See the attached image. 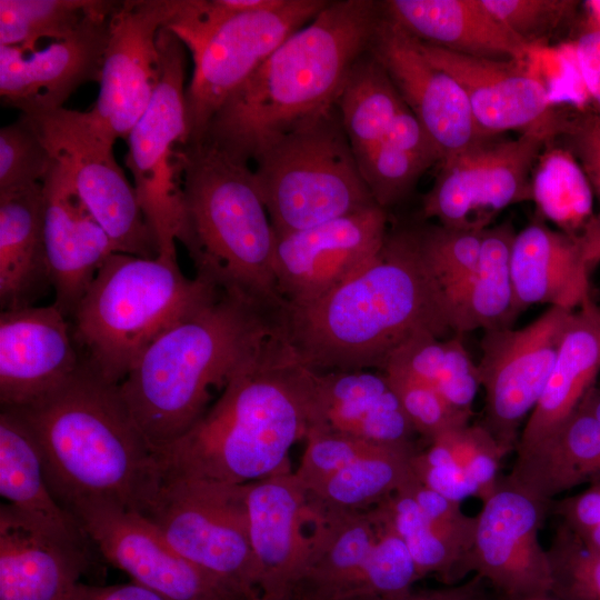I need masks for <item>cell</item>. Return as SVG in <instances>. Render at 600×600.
Wrapping results in <instances>:
<instances>
[{"label": "cell", "mask_w": 600, "mask_h": 600, "mask_svg": "<svg viewBox=\"0 0 600 600\" xmlns=\"http://www.w3.org/2000/svg\"><path fill=\"white\" fill-rule=\"evenodd\" d=\"M280 323L301 362L317 372L383 370L412 338L453 333L419 229L389 231L361 270L316 302L284 307Z\"/></svg>", "instance_id": "cell-1"}, {"label": "cell", "mask_w": 600, "mask_h": 600, "mask_svg": "<svg viewBox=\"0 0 600 600\" xmlns=\"http://www.w3.org/2000/svg\"><path fill=\"white\" fill-rule=\"evenodd\" d=\"M314 376L280 329L190 429L153 451L160 480L242 486L290 471V449L312 426Z\"/></svg>", "instance_id": "cell-2"}, {"label": "cell", "mask_w": 600, "mask_h": 600, "mask_svg": "<svg viewBox=\"0 0 600 600\" xmlns=\"http://www.w3.org/2000/svg\"><path fill=\"white\" fill-rule=\"evenodd\" d=\"M381 13L378 1H329L230 93L200 140L251 163L280 136L336 103Z\"/></svg>", "instance_id": "cell-3"}, {"label": "cell", "mask_w": 600, "mask_h": 600, "mask_svg": "<svg viewBox=\"0 0 600 600\" xmlns=\"http://www.w3.org/2000/svg\"><path fill=\"white\" fill-rule=\"evenodd\" d=\"M12 410L28 426L49 487L68 511L81 503L106 502L144 513L159 486V472L118 386L83 363L51 394Z\"/></svg>", "instance_id": "cell-4"}, {"label": "cell", "mask_w": 600, "mask_h": 600, "mask_svg": "<svg viewBox=\"0 0 600 600\" xmlns=\"http://www.w3.org/2000/svg\"><path fill=\"white\" fill-rule=\"evenodd\" d=\"M280 330V312L224 292L158 337L118 386L152 451L190 429Z\"/></svg>", "instance_id": "cell-5"}, {"label": "cell", "mask_w": 600, "mask_h": 600, "mask_svg": "<svg viewBox=\"0 0 600 600\" xmlns=\"http://www.w3.org/2000/svg\"><path fill=\"white\" fill-rule=\"evenodd\" d=\"M177 241L197 278L263 309L283 310L273 270L276 233L253 170L207 140L189 141L184 150Z\"/></svg>", "instance_id": "cell-6"}, {"label": "cell", "mask_w": 600, "mask_h": 600, "mask_svg": "<svg viewBox=\"0 0 600 600\" xmlns=\"http://www.w3.org/2000/svg\"><path fill=\"white\" fill-rule=\"evenodd\" d=\"M219 293L197 277L187 278L177 258L113 252L69 321L84 364L119 386L158 337Z\"/></svg>", "instance_id": "cell-7"}, {"label": "cell", "mask_w": 600, "mask_h": 600, "mask_svg": "<svg viewBox=\"0 0 600 600\" xmlns=\"http://www.w3.org/2000/svg\"><path fill=\"white\" fill-rule=\"evenodd\" d=\"M252 163L276 237L378 206L336 103L272 141Z\"/></svg>", "instance_id": "cell-8"}, {"label": "cell", "mask_w": 600, "mask_h": 600, "mask_svg": "<svg viewBox=\"0 0 600 600\" xmlns=\"http://www.w3.org/2000/svg\"><path fill=\"white\" fill-rule=\"evenodd\" d=\"M310 500L316 508L312 546L290 594L294 600L393 596L422 579L379 504L347 510Z\"/></svg>", "instance_id": "cell-9"}, {"label": "cell", "mask_w": 600, "mask_h": 600, "mask_svg": "<svg viewBox=\"0 0 600 600\" xmlns=\"http://www.w3.org/2000/svg\"><path fill=\"white\" fill-rule=\"evenodd\" d=\"M161 76L144 113L127 137L126 163L159 256L177 258L182 218L184 150L189 142L183 43L167 26L158 33Z\"/></svg>", "instance_id": "cell-10"}, {"label": "cell", "mask_w": 600, "mask_h": 600, "mask_svg": "<svg viewBox=\"0 0 600 600\" xmlns=\"http://www.w3.org/2000/svg\"><path fill=\"white\" fill-rule=\"evenodd\" d=\"M142 516L188 561L241 596L260 598L244 484L160 480Z\"/></svg>", "instance_id": "cell-11"}, {"label": "cell", "mask_w": 600, "mask_h": 600, "mask_svg": "<svg viewBox=\"0 0 600 600\" xmlns=\"http://www.w3.org/2000/svg\"><path fill=\"white\" fill-rule=\"evenodd\" d=\"M27 117L52 159L67 172L89 212L108 234L114 252L157 258L156 236L133 184L114 159V141L91 122L87 111L61 108Z\"/></svg>", "instance_id": "cell-12"}, {"label": "cell", "mask_w": 600, "mask_h": 600, "mask_svg": "<svg viewBox=\"0 0 600 600\" xmlns=\"http://www.w3.org/2000/svg\"><path fill=\"white\" fill-rule=\"evenodd\" d=\"M562 127L551 120L514 140H484L440 164L422 214L440 226L484 230L511 204L531 200V177L543 147Z\"/></svg>", "instance_id": "cell-13"}, {"label": "cell", "mask_w": 600, "mask_h": 600, "mask_svg": "<svg viewBox=\"0 0 600 600\" xmlns=\"http://www.w3.org/2000/svg\"><path fill=\"white\" fill-rule=\"evenodd\" d=\"M573 312L550 307L523 328L483 331L477 364L486 401L481 424L509 452L546 387Z\"/></svg>", "instance_id": "cell-14"}, {"label": "cell", "mask_w": 600, "mask_h": 600, "mask_svg": "<svg viewBox=\"0 0 600 600\" xmlns=\"http://www.w3.org/2000/svg\"><path fill=\"white\" fill-rule=\"evenodd\" d=\"M328 3L286 0L278 8L241 12L221 24L192 54L193 73L186 90L189 141L202 139L230 93Z\"/></svg>", "instance_id": "cell-15"}, {"label": "cell", "mask_w": 600, "mask_h": 600, "mask_svg": "<svg viewBox=\"0 0 600 600\" xmlns=\"http://www.w3.org/2000/svg\"><path fill=\"white\" fill-rule=\"evenodd\" d=\"M69 512L107 562L168 600H250L179 554L138 512L106 502Z\"/></svg>", "instance_id": "cell-16"}, {"label": "cell", "mask_w": 600, "mask_h": 600, "mask_svg": "<svg viewBox=\"0 0 600 600\" xmlns=\"http://www.w3.org/2000/svg\"><path fill=\"white\" fill-rule=\"evenodd\" d=\"M180 2L120 1L110 18L99 96L87 113L113 141L127 139L154 94L161 76L158 33Z\"/></svg>", "instance_id": "cell-17"}, {"label": "cell", "mask_w": 600, "mask_h": 600, "mask_svg": "<svg viewBox=\"0 0 600 600\" xmlns=\"http://www.w3.org/2000/svg\"><path fill=\"white\" fill-rule=\"evenodd\" d=\"M551 501L500 476L477 518L469 572L504 598L551 593L552 572L538 533Z\"/></svg>", "instance_id": "cell-18"}, {"label": "cell", "mask_w": 600, "mask_h": 600, "mask_svg": "<svg viewBox=\"0 0 600 600\" xmlns=\"http://www.w3.org/2000/svg\"><path fill=\"white\" fill-rule=\"evenodd\" d=\"M387 210L372 208L276 237L273 270L284 307L318 301L361 270L388 234Z\"/></svg>", "instance_id": "cell-19"}, {"label": "cell", "mask_w": 600, "mask_h": 600, "mask_svg": "<svg viewBox=\"0 0 600 600\" xmlns=\"http://www.w3.org/2000/svg\"><path fill=\"white\" fill-rule=\"evenodd\" d=\"M369 51L422 123L442 161L488 140L479 132L467 96L457 80L433 64L420 49L418 39L383 11Z\"/></svg>", "instance_id": "cell-20"}, {"label": "cell", "mask_w": 600, "mask_h": 600, "mask_svg": "<svg viewBox=\"0 0 600 600\" xmlns=\"http://www.w3.org/2000/svg\"><path fill=\"white\" fill-rule=\"evenodd\" d=\"M244 498L260 597H290L310 556L316 508L291 470L244 484Z\"/></svg>", "instance_id": "cell-21"}, {"label": "cell", "mask_w": 600, "mask_h": 600, "mask_svg": "<svg viewBox=\"0 0 600 600\" xmlns=\"http://www.w3.org/2000/svg\"><path fill=\"white\" fill-rule=\"evenodd\" d=\"M83 363L71 323L53 302L1 310V408L33 404L72 379Z\"/></svg>", "instance_id": "cell-22"}, {"label": "cell", "mask_w": 600, "mask_h": 600, "mask_svg": "<svg viewBox=\"0 0 600 600\" xmlns=\"http://www.w3.org/2000/svg\"><path fill=\"white\" fill-rule=\"evenodd\" d=\"M113 12L92 17L70 37L42 49L0 46L3 103L22 114H43L63 108L79 86L100 81Z\"/></svg>", "instance_id": "cell-23"}, {"label": "cell", "mask_w": 600, "mask_h": 600, "mask_svg": "<svg viewBox=\"0 0 600 600\" xmlns=\"http://www.w3.org/2000/svg\"><path fill=\"white\" fill-rule=\"evenodd\" d=\"M418 41L424 56L460 84L484 139L508 130L524 132L553 120L548 89L521 62L468 56Z\"/></svg>", "instance_id": "cell-24"}, {"label": "cell", "mask_w": 600, "mask_h": 600, "mask_svg": "<svg viewBox=\"0 0 600 600\" xmlns=\"http://www.w3.org/2000/svg\"><path fill=\"white\" fill-rule=\"evenodd\" d=\"M41 184L43 239L53 303L69 319L114 249L64 169L54 160Z\"/></svg>", "instance_id": "cell-25"}, {"label": "cell", "mask_w": 600, "mask_h": 600, "mask_svg": "<svg viewBox=\"0 0 600 600\" xmlns=\"http://www.w3.org/2000/svg\"><path fill=\"white\" fill-rule=\"evenodd\" d=\"M311 429L418 449L417 432L381 370L316 371Z\"/></svg>", "instance_id": "cell-26"}, {"label": "cell", "mask_w": 600, "mask_h": 600, "mask_svg": "<svg viewBox=\"0 0 600 600\" xmlns=\"http://www.w3.org/2000/svg\"><path fill=\"white\" fill-rule=\"evenodd\" d=\"M589 247L536 220L516 233L510 269L513 312L546 303L574 311L589 297V271L594 267Z\"/></svg>", "instance_id": "cell-27"}, {"label": "cell", "mask_w": 600, "mask_h": 600, "mask_svg": "<svg viewBox=\"0 0 600 600\" xmlns=\"http://www.w3.org/2000/svg\"><path fill=\"white\" fill-rule=\"evenodd\" d=\"M89 559L1 503L0 600H67Z\"/></svg>", "instance_id": "cell-28"}, {"label": "cell", "mask_w": 600, "mask_h": 600, "mask_svg": "<svg viewBox=\"0 0 600 600\" xmlns=\"http://www.w3.org/2000/svg\"><path fill=\"white\" fill-rule=\"evenodd\" d=\"M381 8L418 40L458 53L522 62L531 49L481 0H389Z\"/></svg>", "instance_id": "cell-29"}, {"label": "cell", "mask_w": 600, "mask_h": 600, "mask_svg": "<svg viewBox=\"0 0 600 600\" xmlns=\"http://www.w3.org/2000/svg\"><path fill=\"white\" fill-rule=\"evenodd\" d=\"M0 494L6 503L59 542L90 553L91 543L53 496L36 441L12 409L0 412Z\"/></svg>", "instance_id": "cell-30"}, {"label": "cell", "mask_w": 600, "mask_h": 600, "mask_svg": "<svg viewBox=\"0 0 600 600\" xmlns=\"http://www.w3.org/2000/svg\"><path fill=\"white\" fill-rule=\"evenodd\" d=\"M600 371V308L589 298L573 312L546 387L521 432L517 453L531 449L578 408Z\"/></svg>", "instance_id": "cell-31"}, {"label": "cell", "mask_w": 600, "mask_h": 600, "mask_svg": "<svg viewBox=\"0 0 600 600\" xmlns=\"http://www.w3.org/2000/svg\"><path fill=\"white\" fill-rule=\"evenodd\" d=\"M41 183L0 193L1 310L31 307L51 287Z\"/></svg>", "instance_id": "cell-32"}, {"label": "cell", "mask_w": 600, "mask_h": 600, "mask_svg": "<svg viewBox=\"0 0 600 600\" xmlns=\"http://www.w3.org/2000/svg\"><path fill=\"white\" fill-rule=\"evenodd\" d=\"M600 477V422L581 403L548 438L517 453L508 478L552 501L559 493Z\"/></svg>", "instance_id": "cell-33"}, {"label": "cell", "mask_w": 600, "mask_h": 600, "mask_svg": "<svg viewBox=\"0 0 600 600\" xmlns=\"http://www.w3.org/2000/svg\"><path fill=\"white\" fill-rule=\"evenodd\" d=\"M514 236L509 222L484 229L476 269L444 293L453 333L510 327L514 320L510 269Z\"/></svg>", "instance_id": "cell-34"}, {"label": "cell", "mask_w": 600, "mask_h": 600, "mask_svg": "<svg viewBox=\"0 0 600 600\" xmlns=\"http://www.w3.org/2000/svg\"><path fill=\"white\" fill-rule=\"evenodd\" d=\"M406 544L421 578L434 576L444 586L459 583L467 574L477 518L444 523L428 517L404 483L378 503Z\"/></svg>", "instance_id": "cell-35"}, {"label": "cell", "mask_w": 600, "mask_h": 600, "mask_svg": "<svg viewBox=\"0 0 600 600\" xmlns=\"http://www.w3.org/2000/svg\"><path fill=\"white\" fill-rule=\"evenodd\" d=\"M592 184L577 158L562 148L540 154L531 177V200L540 216L564 234L584 242L600 261V216L593 211Z\"/></svg>", "instance_id": "cell-36"}, {"label": "cell", "mask_w": 600, "mask_h": 600, "mask_svg": "<svg viewBox=\"0 0 600 600\" xmlns=\"http://www.w3.org/2000/svg\"><path fill=\"white\" fill-rule=\"evenodd\" d=\"M357 161L376 203L387 209L403 199L442 157L418 118L403 111L382 140Z\"/></svg>", "instance_id": "cell-37"}, {"label": "cell", "mask_w": 600, "mask_h": 600, "mask_svg": "<svg viewBox=\"0 0 600 600\" xmlns=\"http://www.w3.org/2000/svg\"><path fill=\"white\" fill-rule=\"evenodd\" d=\"M336 106L358 160L382 140L406 103L368 49L349 70Z\"/></svg>", "instance_id": "cell-38"}, {"label": "cell", "mask_w": 600, "mask_h": 600, "mask_svg": "<svg viewBox=\"0 0 600 600\" xmlns=\"http://www.w3.org/2000/svg\"><path fill=\"white\" fill-rule=\"evenodd\" d=\"M416 451L379 446L306 490L312 500L327 508L374 507L414 476L411 457Z\"/></svg>", "instance_id": "cell-39"}, {"label": "cell", "mask_w": 600, "mask_h": 600, "mask_svg": "<svg viewBox=\"0 0 600 600\" xmlns=\"http://www.w3.org/2000/svg\"><path fill=\"white\" fill-rule=\"evenodd\" d=\"M119 1L0 0V46L33 51L42 39L62 40L92 17L111 13Z\"/></svg>", "instance_id": "cell-40"}, {"label": "cell", "mask_w": 600, "mask_h": 600, "mask_svg": "<svg viewBox=\"0 0 600 600\" xmlns=\"http://www.w3.org/2000/svg\"><path fill=\"white\" fill-rule=\"evenodd\" d=\"M547 553L552 594L567 600H600V553L589 549L562 521Z\"/></svg>", "instance_id": "cell-41"}, {"label": "cell", "mask_w": 600, "mask_h": 600, "mask_svg": "<svg viewBox=\"0 0 600 600\" xmlns=\"http://www.w3.org/2000/svg\"><path fill=\"white\" fill-rule=\"evenodd\" d=\"M53 159L24 114L0 130V193L41 183Z\"/></svg>", "instance_id": "cell-42"}, {"label": "cell", "mask_w": 600, "mask_h": 600, "mask_svg": "<svg viewBox=\"0 0 600 600\" xmlns=\"http://www.w3.org/2000/svg\"><path fill=\"white\" fill-rule=\"evenodd\" d=\"M383 372L417 434L428 442L469 424L472 412L453 407L428 383L401 371L386 369Z\"/></svg>", "instance_id": "cell-43"}, {"label": "cell", "mask_w": 600, "mask_h": 600, "mask_svg": "<svg viewBox=\"0 0 600 600\" xmlns=\"http://www.w3.org/2000/svg\"><path fill=\"white\" fill-rule=\"evenodd\" d=\"M484 230H462L443 226L419 229L424 259L444 293L476 269Z\"/></svg>", "instance_id": "cell-44"}, {"label": "cell", "mask_w": 600, "mask_h": 600, "mask_svg": "<svg viewBox=\"0 0 600 600\" xmlns=\"http://www.w3.org/2000/svg\"><path fill=\"white\" fill-rule=\"evenodd\" d=\"M453 456L484 502L496 490L502 458L509 453L480 423L447 432Z\"/></svg>", "instance_id": "cell-45"}, {"label": "cell", "mask_w": 600, "mask_h": 600, "mask_svg": "<svg viewBox=\"0 0 600 600\" xmlns=\"http://www.w3.org/2000/svg\"><path fill=\"white\" fill-rule=\"evenodd\" d=\"M484 8L523 43L544 39L577 4L568 0H481Z\"/></svg>", "instance_id": "cell-46"}, {"label": "cell", "mask_w": 600, "mask_h": 600, "mask_svg": "<svg viewBox=\"0 0 600 600\" xmlns=\"http://www.w3.org/2000/svg\"><path fill=\"white\" fill-rule=\"evenodd\" d=\"M300 466L294 471L306 489L379 446L354 437L320 429L309 430Z\"/></svg>", "instance_id": "cell-47"}, {"label": "cell", "mask_w": 600, "mask_h": 600, "mask_svg": "<svg viewBox=\"0 0 600 600\" xmlns=\"http://www.w3.org/2000/svg\"><path fill=\"white\" fill-rule=\"evenodd\" d=\"M411 467L417 479L446 498L461 503L476 496L477 490L456 460L447 433L428 442L411 457Z\"/></svg>", "instance_id": "cell-48"}, {"label": "cell", "mask_w": 600, "mask_h": 600, "mask_svg": "<svg viewBox=\"0 0 600 600\" xmlns=\"http://www.w3.org/2000/svg\"><path fill=\"white\" fill-rule=\"evenodd\" d=\"M252 10L251 0H181L167 28L194 54L227 20Z\"/></svg>", "instance_id": "cell-49"}, {"label": "cell", "mask_w": 600, "mask_h": 600, "mask_svg": "<svg viewBox=\"0 0 600 600\" xmlns=\"http://www.w3.org/2000/svg\"><path fill=\"white\" fill-rule=\"evenodd\" d=\"M356 600H500V596L489 583L473 574L471 579L440 588L414 589L381 597H367Z\"/></svg>", "instance_id": "cell-50"}, {"label": "cell", "mask_w": 600, "mask_h": 600, "mask_svg": "<svg viewBox=\"0 0 600 600\" xmlns=\"http://www.w3.org/2000/svg\"><path fill=\"white\" fill-rule=\"evenodd\" d=\"M570 133L580 164L600 197V113L573 123Z\"/></svg>", "instance_id": "cell-51"}, {"label": "cell", "mask_w": 600, "mask_h": 600, "mask_svg": "<svg viewBox=\"0 0 600 600\" xmlns=\"http://www.w3.org/2000/svg\"><path fill=\"white\" fill-rule=\"evenodd\" d=\"M574 57L582 82L600 110V30L590 27L577 40ZM600 113V112H599Z\"/></svg>", "instance_id": "cell-52"}, {"label": "cell", "mask_w": 600, "mask_h": 600, "mask_svg": "<svg viewBox=\"0 0 600 600\" xmlns=\"http://www.w3.org/2000/svg\"><path fill=\"white\" fill-rule=\"evenodd\" d=\"M67 600H168L158 592L134 581L112 584L91 586L78 583Z\"/></svg>", "instance_id": "cell-53"}, {"label": "cell", "mask_w": 600, "mask_h": 600, "mask_svg": "<svg viewBox=\"0 0 600 600\" xmlns=\"http://www.w3.org/2000/svg\"><path fill=\"white\" fill-rule=\"evenodd\" d=\"M600 422V387H592L580 402Z\"/></svg>", "instance_id": "cell-54"}, {"label": "cell", "mask_w": 600, "mask_h": 600, "mask_svg": "<svg viewBox=\"0 0 600 600\" xmlns=\"http://www.w3.org/2000/svg\"><path fill=\"white\" fill-rule=\"evenodd\" d=\"M579 538L589 549L600 553V524Z\"/></svg>", "instance_id": "cell-55"}, {"label": "cell", "mask_w": 600, "mask_h": 600, "mask_svg": "<svg viewBox=\"0 0 600 600\" xmlns=\"http://www.w3.org/2000/svg\"><path fill=\"white\" fill-rule=\"evenodd\" d=\"M586 7L592 22L591 27L600 30V0H588L586 1Z\"/></svg>", "instance_id": "cell-56"}, {"label": "cell", "mask_w": 600, "mask_h": 600, "mask_svg": "<svg viewBox=\"0 0 600 600\" xmlns=\"http://www.w3.org/2000/svg\"><path fill=\"white\" fill-rule=\"evenodd\" d=\"M500 600H567V599L557 597L552 593H544V594L526 597V598H504L500 596Z\"/></svg>", "instance_id": "cell-57"}, {"label": "cell", "mask_w": 600, "mask_h": 600, "mask_svg": "<svg viewBox=\"0 0 600 600\" xmlns=\"http://www.w3.org/2000/svg\"><path fill=\"white\" fill-rule=\"evenodd\" d=\"M258 600H294L292 597H283V598H262L260 597Z\"/></svg>", "instance_id": "cell-58"}]
</instances>
